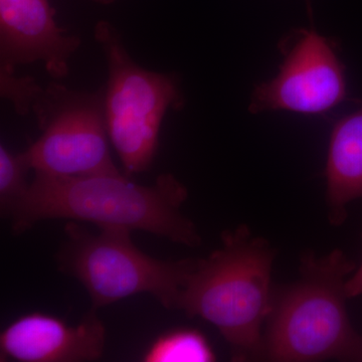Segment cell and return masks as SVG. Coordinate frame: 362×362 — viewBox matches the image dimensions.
Segmentation results:
<instances>
[{"mask_svg":"<svg viewBox=\"0 0 362 362\" xmlns=\"http://www.w3.org/2000/svg\"><path fill=\"white\" fill-rule=\"evenodd\" d=\"M30 165L25 152L14 154L6 146L0 147V213L4 218H9L21 201L28 187L26 175Z\"/></svg>","mask_w":362,"mask_h":362,"instance_id":"12","label":"cell"},{"mask_svg":"<svg viewBox=\"0 0 362 362\" xmlns=\"http://www.w3.org/2000/svg\"><path fill=\"white\" fill-rule=\"evenodd\" d=\"M32 109L42 134L25 154L35 173L57 177L119 175L108 145L104 96L52 86Z\"/></svg>","mask_w":362,"mask_h":362,"instance_id":"6","label":"cell"},{"mask_svg":"<svg viewBox=\"0 0 362 362\" xmlns=\"http://www.w3.org/2000/svg\"><path fill=\"white\" fill-rule=\"evenodd\" d=\"M307 6H308L309 11H310L311 6H310V0H306Z\"/></svg>","mask_w":362,"mask_h":362,"instance_id":"15","label":"cell"},{"mask_svg":"<svg viewBox=\"0 0 362 362\" xmlns=\"http://www.w3.org/2000/svg\"><path fill=\"white\" fill-rule=\"evenodd\" d=\"M346 96L345 69L334 45L315 30H301L278 75L252 92L249 110L317 115L335 108Z\"/></svg>","mask_w":362,"mask_h":362,"instance_id":"7","label":"cell"},{"mask_svg":"<svg viewBox=\"0 0 362 362\" xmlns=\"http://www.w3.org/2000/svg\"><path fill=\"white\" fill-rule=\"evenodd\" d=\"M1 70L42 62L49 75L64 78L81 40L54 21L49 0H0Z\"/></svg>","mask_w":362,"mask_h":362,"instance_id":"9","label":"cell"},{"mask_svg":"<svg viewBox=\"0 0 362 362\" xmlns=\"http://www.w3.org/2000/svg\"><path fill=\"white\" fill-rule=\"evenodd\" d=\"M65 233L59 269L84 285L95 310L142 293L152 295L164 308L177 309L197 259L152 258L133 244L127 230L92 233L78 221H69Z\"/></svg>","mask_w":362,"mask_h":362,"instance_id":"4","label":"cell"},{"mask_svg":"<svg viewBox=\"0 0 362 362\" xmlns=\"http://www.w3.org/2000/svg\"><path fill=\"white\" fill-rule=\"evenodd\" d=\"M345 293L347 298H354L362 295V263L352 277L345 283Z\"/></svg>","mask_w":362,"mask_h":362,"instance_id":"13","label":"cell"},{"mask_svg":"<svg viewBox=\"0 0 362 362\" xmlns=\"http://www.w3.org/2000/svg\"><path fill=\"white\" fill-rule=\"evenodd\" d=\"M93 1L98 2V4H109L110 0H93Z\"/></svg>","mask_w":362,"mask_h":362,"instance_id":"14","label":"cell"},{"mask_svg":"<svg viewBox=\"0 0 362 362\" xmlns=\"http://www.w3.org/2000/svg\"><path fill=\"white\" fill-rule=\"evenodd\" d=\"M356 264L334 250L317 258L304 254L300 278L274 295L264 337L272 361H362V337L347 315L345 283Z\"/></svg>","mask_w":362,"mask_h":362,"instance_id":"3","label":"cell"},{"mask_svg":"<svg viewBox=\"0 0 362 362\" xmlns=\"http://www.w3.org/2000/svg\"><path fill=\"white\" fill-rule=\"evenodd\" d=\"M221 242L220 249L197 259L177 309L216 326L230 345L233 361L263 358L262 325L273 306L276 252L247 226L226 230Z\"/></svg>","mask_w":362,"mask_h":362,"instance_id":"2","label":"cell"},{"mask_svg":"<svg viewBox=\"0 0 362 362\" xmlns=\"http://www.w3.org/2000/svg\"><path fill=\"white\" fill-rule=\"evenodd\" d=\"M187 188L164 173L149 187L121 175L57 177L35 173L8 220L21 235L35 223L68 220L95 223L101 230H142L176 244L199 247L201 235L181 213Z\"/></svg>","mask_w":362,"mask_h":362,"instance_id":"1","label":"cell"},{"mask_svg":"<svg viewBox=\"0 0 362 362\" xmlns=\"http://www.w3.org/2000/svg\"><path fill=\"white\" fill-rule=\"evenodd\" d=\"M328 216L340 226L346 220V206L362 199V103L333 127L325 169Z\"/></svg>","mask_w":362,"mask_h":362,"instance_id":"10","label":"cell"},{"mask_svg":"<svg viewBox=\"0 0 362 362\" xmlns=\"http://www.w3.org/2000/svg\"><path fill=\"white\" fill-rule=\"evenodd\" d=\"M106 329L93 309L77 325L42 312L18 317L0 335V361H95L103 356Z\"/></svg>","mask_w":362,"mask_h":362,"instance_id":"8","label":"cell"},{"mask_svg":"<svg viewBox=\"0 0 362 362\" xmlns=\"http://www.w3.org/2000/svg\"><path fill=\"white\" fill-rule=\"evenodd\" d=\"M95 39L108 63L107 132L129 177L152 165L164 115L169 108H181L183 97L175 76L145 70L131 59L120 33L108 21L97 23Z\"/></svg>","mask_w":362,"mask_h":362,"instance_id":"5","label":"cell"},{"mask_svg":"<svg viewBox=\"0 0 362 362\" xmlns=\"http://www.w3.org/2000/svg\"><path fill=\"white\" fill-rule=\"evenodd\" d=\"M211 343L199 330L175 329L160 335L144 352L145 362H213Z\"/></svg>","mask_w":362,"mask_h":362,"instance_id":"11","label":"cell"}]
</instances>
